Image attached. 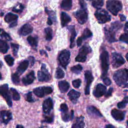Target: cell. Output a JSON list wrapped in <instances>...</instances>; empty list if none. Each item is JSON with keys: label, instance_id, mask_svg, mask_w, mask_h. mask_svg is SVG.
I'll list each match as a JSON object with an SVG mask.
<instances>
[{"label": "cell", "instance_id": "cell-55", "mask_svg": "<svg viewBox=\"0 0 128 128\" xmlns=\"http://www.w3.org/2000/svg\"><path fill=\"white\" fill-rule=\"evenodd\" d=\"M16 24H17V21H15V22H12L10 23V26H10V28H13V27L16 26Z\"/></svg>", "mask_w": 128, "mask_h": 128}, {"label": "cell", "instance_id": "cell-62", "mask_svg": "<svg viewBox=\"0 0 128 128\" xmlns=\"http://www.w3.org/2000/svg\"><path fill=\"white\" fill-rule=\"evenodd\" d=\"M46 48H47V50H50V49L48 47V46H46Z\"/></svg>", "mask_w": 128, "mask_h": 128}, {"label": "cell", "instance_id": "cell-40", "mask_svg": "<svg viewBox=\"0 0 128 128\" xmlns=\"http://www.w3.org/2000/svg\"><path fill=\"white\" fill-rule=\"evenodd\" d=\"M0 36L8 40H12V38H10V35L8 33H6L4 30L1 28H0Z\"/></svg>", "mask_w": 128, "mask_h": 128}, {"label": "cell", "instance_id": "cell-54", "mask_svg": "<svg viewBox=\"0 0 128 128\" xmlns=\"http://www.w3.org/2000/svg\"><path fill=\"white\" fill-rule=\"evenodd\" d=\"M119 16H120V20L122 21H124V20H126V17L124 14H119Z\"/></svg>", "mask_w": 128, "mask_h": 128}, {"label": "cell", "instance_id": "cell-35", "mask_svg": "<svg viewBox=\"0 0 128 128\" xmlns=\"http://www.w3.org/2000/svg\"><path fill=\"white\" fill-rule=\"evenodd\" d=\"M82 70V67L80 64L76 65L74 66H72L70 68L71 71L76 74H78L80 73Z\"/></svg>", "mask_w": 128, "mask_h": 128}, {"label": "cell", "instance_id": "cell-10", "mask_svg": "<svg viewBox=\"0 0 128 128\" xmlns=\"http://www.w3.org/2000/svg\"><path fill=\"white\" fill-rule=\"evenodd\" d=\"M125 63V60L122 56L117 52L112 54V65L114 68H116Z\"/></svg>", "mask_w": 128, "mask_h": 128}, {"label": "cell", "instance_id": "cell-36", "mask_svg": "<svg viewBox=\"0 0 128 128\" xmlns=\"http://www.w3.org/2000/svg\"><path fill=\"white\" fill-rule=\"evenodd\" d=\"M64 72L62 69L60 68H56L55 74V78H62L64 76Z\"/></svg>", "mask_w": 128, "mask_h": 128}, {"label": "cell", "instance_id": "cell-14", "mask_svg": "<svg viewBox=\"0 0 128 128\" xmlns=\"http://www.w3.org/2000/svg\"><path fill=\"white\" fill-rule=\"evenodd\" d=\"M12 114L10 112L3 110L0 112V122L7 124L12 119Z\"/></svg>", "mask_w": 128, "mask_h": 128}, {"label": "cell", "instance_id": "cell-63", "mask_svg": "<svg viewBox=\"0 0 128 128\" xmlns=\"http://www.w3.org/2000/svg\"><path fill=\"white\" fill-rule=\"evenodd\" d=\"M2 74H1L0 72V80L2 79Z\"/></svg>", "mask_w": 128, "mask_h": 128}, {"label": "cell", "instance_id": "cell-27", "mask_svg": "<svg viewBox=\"0 0 128 128\" xmlns=\"http://www.w3.org/2000/svg\"><path fill=\"white\" fill-rule=\"evenodd\" d=\"M18 16L17 15L14 14L12 13L9 12L4 17V20L8 23H12L15 21H17Z\"/></svg>", "mask_w": 128, "mask_h": 128}, {"label": "cell", "instance_id": "cell-18", "mask_svg": "<svg viewBox=\"0 0 128 128\" xmlns=\"http://www.w3.org/2000/svg\"><path fill=\"white\" fill-rule=\"evenodd\" d=\"M35 78L36 77L34 72L31 71L22 78V82L24 85L27 86L32 83L34 80H35Z\"/></svg>", "mask_w": 128, "mask_h": 128}, {"label": "cell", "instance_id": "cell-23", "mask_svg": "<svg viewBox=\"0 0 128 128\" xmlns=\"http://www.w3.org/2000/svg\"><path fill=\"white\" fill-rule=\"evenodd\" d=\"M29 61L28 60H24L22 62L17 68V74L19 75L22 74L28 68Z\"/></svg>", "mask_w": 128, "mask_h": 128}, {"label": "cell", "instance_id": "cell-51", "mask_svg": "<svg viewBox=\"0 0 128 128\" xmlns=\"http://www.w3.org/2000/svg\"><path fill=\"white\" fill-rule=\"evenodd\" d=\"M82 37L78 38L77 41H76V44H77L78 46H80V45L82 44Z\"/></svg>", "mask_w": 128, "mask_h": 128}, {"label": "cell", "instance_id": "cell-6", "mask_svg": "<svg viewBox=\"0 0 128 128\" xmlns=\"http://www.w3.org/2000/svg\"><path fill=\"white\" fill-rule=\"evenodd\" d=\"M91 52L90 47L86 45L83 46L79 50L77 56L76 57V61L78 62H84L86 60L87 54Z\"/></svg>", "mask_w": 128, "mask_h": 128}, {"label": "cell", "instance_id": "cell-21", "mask_svg": "<svg viewBox=\"0 0 128 128\" xmlns=\"http://www.w3.org/2000/svg\"><path fill=\"white\" fill-rule=\"evenodd\" d=\"M112 116L117 120H122L124 118V112L116 109H113L111 112Z\"/></svg>", "mask_w": 128, "mask_h": 128}, {"label": "cell", "instance_id": "cell-46", "mask_svg": "<svg viewBox=\"0 0 128 128\" xmlns=\"http://www.w3.org/2000/svg\"><path fill=\"white\" fill-rule=\"evenodd\" d=\"M60 110L62 113H66L68 112V108L66 104H62L60 106Z\"/></svg>", "mask_w": 128, "mask_h": 128}, {"label": "cell", "instance_id": "cell-58", "mask_svg": "<svg viewBox=\"0 0 128 128\" xmlns=\"http://www.w3.org/2000/svg\"><path fill=\"white\" fill-rule=\"evenodd\" d=\"M106 128H116L112 124H108L106 126Z\"/></svg>", "mask_w": 128, "mask_h": 128}, {"label": "cell", "instance_id": "cell-5", "mask_svg": "<svg viewBox=\"0 0 128 128\" xmlns=\"http://www.w3.org/2000/svg\"><path fill=\"white\" fill-rule=\"evenodd\" d=\"M70 51L64 50H62L58 57V60L60 64L64 69H66V66L70 61Z\"/></svg>", "mask_w": 128, "mask_h": 128}, {"label": "cell", "instance_id": "cell-34", "mask_svg": "<svg viewBox=\"0 0 128 128\" xmlns=\"http://www.w3.org/2000/svg\"><path fill=\"white\" fill-rule=\"evenodd\" d=\"M92 35V34L91 32V31L88 28H86L82 34V40H86L88 38L91 37Z\"/></svg>", "mask_w": 128, "mask_h": 128}, {"label": "cell", "instance_id": "cell-7", "mask_svg": "<svg viewBox=\"0 0 128 128\" xmlns=\"http://www.w3.org/2000/svg\"><path fill=\"white\" fill-rule=\"evenodd\" d=\"M74 15L80 24H84L88 20V14L86 8H81L78 10L74 13Z\"/></svg>", "mask_w": 128, "mask_h": 128}, {"label": "cell", "instance_id": "cell-20", "mask_svg": "<svg viewBox=\"0 0 128 128\" xmlns=\"http://www.w3.org/2000/svg\"><path fill=\"white\" fill-rule=\"evenodd\" d=\"M67 28L69 30L70 32V47L72 48L74 46V39L76 36V32L74 26H68Z\"/></svg>", "mask_w": 128, "mask_h": 128}, {"label": "cell", "instance_id": "cell-42", "mask_svg": "<svg viewBox=\"0 0 128 128\" xmlns=\"http://www.w3.org/2000/svg\"><path fill=\"white\" fill-rule=\"evenodd\" d=\"M11 46L12 50V52H13V54L14 56H17V53L19 48V45L16 44H14V43H12L11 44Z\"/></svg>", "mask_w": 128, "mask_h": 128}, {"label": "cell", "instance_id": "cell-31", "mask_svg": "<svg viewBox=\"0 0 128 128\" xmlns=\"http://www.w3.org/2000/svg\"><path fill=\"white\" fill-rule=\"evenodd\" d=\"M74 116V112L72 110L70 114H68V112L66 113H62V120L64 122H68L70 120H72Z\"/></svg>", "mask_w": 128, "mask_h": 128}, {"label": "cell", "instance_id": "cell-11", "mask_svg": "<svg viewBox=\"0 0 128 128\" xmlns=\"http://www.w3.org/2000/svg\"><path fill=\"white\" fill-rule=\"evenodd\" d=\"M33 92L38 98H42L52 92V89L50 86H40L34 89Z\"/></svg>", "mask_w": 128, "mask_h": 128}, {"label": "cell", "instance_id": "cell-1", "mask_svg": "<svg viewBox=\"0 0 128 128\" xmlns=\"http://www.w3.org/2000/svg\"><path fill=\"white\" fill-rule=\"evenodd\" d=\"M116 84L123 88H128V69L123 68L116 71L113 76Z\"/></svg>", "mask_w": 128, "mask_h": 128}, {"label": "cell", "instance_id": "cell-48", "mask_svg": "<svg viewBox=\"0 0 128 128\" xmlns=\"http://www.w3.org/2000/svg\"><path fill=\"white\" fill-rule=\"evenodd\" d=\"M44 122L48 123H51L53 122V117L52 116H45L44 120Z\"/></svg>", "mask_w": 128, "mask_h": 128}, {"label": "cell", "instance_id": "cell-57", "mask_svg": "<svg viewBox=\"0 0 128 128\" xmlns=\"http://www.w3.org/2000/svg\"><path fill=\"white\" fill-rule=\"evenodd\" d=\"M40 54L42 55V54H45L46 56H48V55H47L46 52L44 50H40Z\"/></svg>", "mask_w": 128, "mask_h": 128}, {"label": "cell", "instance_id": "cell-30", "mask_svg": "<svg viewBox=\"0 0 128 128\" xmlns=\"http://www.w3.org/2000/svg\"><path fill=\"white\" fill-rule=\"evenodd\" d=\"M88 2H90L92 6L98 9L100 8L104 4L103 0H87Z\"/></svg>", "mask_w": 128, "mask_h": 128}, {"label": "cell", "instance_id": "cell-53", "mask_svg": "<svg viewBox=\"0 0 128 128\" xmlns=\"http://www.w3.org/2000/svg\"><path fill=\"white\" fill-rule=\"evenodd\" d=\"M124 31L126 32V34H128V21L127 22H126V23L125 24Z\"/></svg>", "mask_w": 128, "mask_h": 128}, {"label": "cell", "instance_id": "cell-17", "mask_svg": "<svg viewBox=\"0 0 128 128\" xmlns=\"http://www.w3.org/2000/svg\"><path fill=\"white\" fill-rule=\"evenodd\" d=\"M33 30L32 26L28 24H26L23 25L19 30V34L21 36H26L32 33Z\"/></svg>", "mask_w": 128, "mask_h": 128}, {"label": "cell", "instance_id": "cell-13", "mask_svg": "<svg viewBox=\"0 0 128 128\" xmlns=\"http://www.w3.org/2000/svg\"><path fill=\"white\" fill-rule=\"evenodd\" d=\"M84 76L86 82V84L85 88V94L86 95L89 94H90V85L92 82L94 80V77L92 75V72L90 70H86L84 72Z\"/></svg>", "mask_w": 128, "mask_h": 128}, {"label": "cell", "instance_id": "cell-9", "mask_svg": "<svg viewBox=\"0 0 128 128\" xmlns=\"http://www.w3.org/2000/svg\"><path fill=\"white\" fill-rule=\"evenodd\" d=\"M0 95L5 99L8 106L10 107H12V103L8 92V84H4L0 86Z\"/></svg>", "mask_w": 128, "mask_h": 128}, {"label": "cell", "instance_id": "cell-32", "mask_svg": "<svg viewBox=\"0 0 128 128\" xmlns=\"http://www.w3.org/2000/svg\"><path fill=\"white\" fill-rule=\"evenodd\" d=\"M46 40L50 41L52 38V30L50 28H46L44 29Z\"/></svg>", "mask_w": 128, "mask_h": 128}, {"label": "cell", "instance_id": "cell-52", "mask_svg": "<svg viewBox=\"0 0 128 128\" xmlns=\"http://www.w3.org/2000/svg\"><path fill=\"white\" fill-rule=\"evenodd\" d=\"M28 58L29 60H30V63H31V66H32L34 64V58L33 56H29L28 57Z\"/></svg>", "mask_w": 128, "mask_h": 128}, {"label": "cell", "instance_id": "cell-25", "mask_svg": "<svg viewBox=\"0 0 128 128\" xmlns=\"http://www.w3.org/2000/svg\"><path fill=\"white\" fill-rule=\"evenodd\" d=\"M70 88V84L66 80H62L58 82V88L61 92H66Z\"/></svg>", "mask_w": 128, "mask_h": 128}, {"label": "cell", "instance_id": "cell-2", "mask_svg": "<svg viewBox=\"0 0 128 128\" xmlns=\"http://www.w3.org/2000/svg\"><path fill=\"white\" fill-rule=\"evenodd\" d=\"M122 4L118 0H108L106 2L107 9L114 16H117L118 12L122 9Z\"/></svg>", "mask_w": 128, "mask_h": 128}, {"label": "cell", "instance_id": "cell-8", "mask_svg": "<svg viewBox=\"0 0 128 128\" xmlns=\"http://www.w3.org/2000/svg\"><path fill=\"white\" fill-rule=\"evenodd\" d=\"M38 79L40 82H48L50 79V75L46 68L45 64H42L41 70H39L37 74Z\"/></svg>", "mask_w": 128, "mask_h": 128}, {"label": "cell", "instance_id": "cell-56", "mask_svg": "<svg viewBox=\"0 0 128 128\" xmlns=\"http://www.w3.org/2000/svg\"><path fill=\"white\" fill-rule=\"evenodd\" d=\"M47 24H48V25H50H50H52V19L50 18H48Z\"/></svg>", "mask_w": 128, "mask_h": 128}, {"label": "cell", "instance_id": "cell-26", "mask_svg": "<svg viewBox=\"0 0 128 128\" xmlns=\"http://www.w3.org/2000/svg\"><path fill=\"white\" fill-rule=\"evenodd\" d=\"M84 126V117L80 116L76 118V122L72 125V128H83Z\"/></svg>", "mask_w": 128, "mask_h": 128}, {"label": "cell", "instance_id": "cell-29", "mask_svg": "<svg viewBox=\"0 0 128 128\" xmlns=\"http://www.w3.org/2000/svg\"><path fill=\"white\" fill-rule=\"evenodd\" d=\"M9 49V46L5 41L0 40V52L2 54L7 52Z\"/></svg>", "mask_w": 128, "mask_h": 128}, {"label": "cell", "instance_id": "cell-24", "mask_svg": "<svg viewBox=\"0 0 128 128\" xmlns=\"http://www.w3.org/2000/svg\"><path fill=\"white\" fill-rule=\"evenodd\" d=\"M60 20L62 26L64 27L71 21V18L66 12H62L60 14Z\"/></svg>", "mask_w": 128, "mask_h": 128}, {"label": "cell", "instance_id": "cell-49", "mask_svg": "<svg viewBox=\"0 0 128 128\" xmlns=\"http://www.w3.org/2000/svg\"><path fill=\"white\" fill-rule=\"evenodd\" d=\"M103 82L106 86H110L111 84V80L106 77H104L103 78Z\"/></svg>", "mask_w": 128, "mask_h": 128}, {"label": "cell", "instance_id": "cell-50", "mask_svg": "<svg viewBox=\"0 0 128 128\" xmlns=\"http://www.w3.org/2000/svg\"><path fill=\"white\" fill-rule=\"evenodd\" d=\"M112 91H113V88H110L108 89V91L107 92L105 96L106 97V98H108V97L110 96L111 94H112Z\"/></svg>", "mask_w": 128, "mask_h": 128}, {"label": "cell", "instance_id": "cell-60", "mask_svg": "<svg viewBox=\"0 0 128 128\" xmlns=\"http://www.w3.org/2000/svg\"><path fill=\"white\" fill-rule=\"evenodd\" d=\"M126 59L127 61L128 62V52L126 54Z\"/></svg>", "mask_w": 128, "mask_h": 128}, {"label": "cell", "instance_id": "cell-3", "mask_svg": "<svg viewBox=\"0 0 128 128\" xmlns=\"http://www.w3.org/2000/svg\"><path fill=\"white\" fill-rule=\"evenodd\" d=\"M108 54L106 50H104L100 55V64L102 70V78H104L108 70Z\"/></svg>", "mask_w": 128, "mask_h": 128}, {"label": "cell", "instance_id": "cell-33", "mask_svg": "<svg viewBox=\"0 0 128 128\" xmlns=\"http://www.w3.org/2000/svg\"><path fill=\"white\" fill-rule=\"evenodd\" d=\"M27 40L29 44L33 47H36L38 46V40L36 38L32 36H28L27 38Z\"/></svg>", "mask_w": 128, "mask_h": 128}, {"label": "cell", "instance_id": "cell-64", "mask_svg": "<svg viewBox=\"0 0 128 128\" xmlns=\"http://www.w3.org/2000/svg\"><path fill=\"white\" fill-rule=\"evenodd\" d=\"M127 124H128V122H127Z\"/></svg>", "mask_w": 128, "mask_h": 128}, {"label": "cell", "instance_id": "cell-28", "mask_svg": "<svg viewBox=\"0 0 128 128\" xmlns=\"http://www.w3.org/2000/svg\"><path fill=\"white\" fill-rule=\"evenodd\" d=\"M60 6L64 10H70L72 6V0H62Z\"/></svg>", "mask_w": 128, "mask_h": 128}, {"label": "cell", "instance_id": "cell-43", "mask_svg": "<svg viewBox=\"0 0 128 128\" xmlns=\"http://www.w3.org/2000/svg\"><path fill=\"white\" fill-rule=\"evenodd\" d=\"M81 84V80L80 79H76L75 80H74L72 82V86L76 88H78L80 87V85Z\"/></svg>", "mask_w": 128, "mask_h": 128}, {"label": "cell", "instance_id": "cell-37", "mask_svg": "<svg viewBox=\"0 0 128 128\" xmlns=\"http://www.w3.org/2000/svg\"><path fill=\"white\" fill-rule=\"evenodd\" d=\"M4 60L6 64L10 66H13L14 63V58L10 54L6 55L4 58Z\"/></svg>", "mask_w": 128, "mask_h": 128}, {"label": "cell", "instance_id": "cell-12", "mask_svg": "<svg viewBox=\"0 0 128 128\" xmlns=\"http://www.w3.org/2000/svg\"><path fill=\"white\" fill-rule=\"evenodd\" d=\"M116 31L117 30H115L111 26L108 28L106 26L104 27V32L106 38L109 42H113L116 41V40L115 38L116 32Z\"/></svg>", "mask_w": 128, "mask_h": 128}, {"label": "cell", "instance_id": "cell-16", "mask_svg": "<svg viewBox=\"0 0 128 128\" xmlns=\"http://www.w3.org/2000/svg\"><path fill=\"white\" fill-rule=\"evenodd\" d=\"M106 88L104 85L98 84L96 85L94 90L93 92L94 96L96 98H100L106 94Z\"/></svg>", "mask_w": 128, "mask_h": 128}, {"label": "cell", "instance_id": "cell-38", "mask_svg": "<svg viewBox=\"0 0 128 128\" xmlns=\"http://www.w3.org/2000/svg\"><path fill=\"white\" fill-rule=\"evenodd\" d=\"M128 103V96H126L120 102L117 104V106L118 108H124L126 107V105Z\"/></svg>", "mask_w": 128, "mask_h": 128}, {"label": "cell", "instance_id": "cell-59", "mask_svg": "<svg viewBox=\"0 0 128 128\" xmlns=\"http://www.w3.org/2000/svg\"><path fill=\"white\" fill-rule=\"evenodd\" d=\"M16 128H24V126H23L22 125L18 124V125L16 126Z\"/></svg>", "mask_w": 128, "mask_h": 128}, {"label": "cell", "instance_id": "cell-19", "mask_svg": "<svg viewBox=\"0 0 128 128\" xmlns=\"http://www.w3.org/2000/svg\"><path fill=\"white\" fill-rule=\"evenodd\" d=\"M87 112L88 114L94 118H100L102 116L100 112L94 106H89L86 108Z\"/></svg>", "mask_w": 128, "mask_h": 128}, {"label": "cell", "instance_id": "cell-61", "mask_svg": "<svg viewBox=\"0 0 128 128\" xmlns=\"http://www.w3.org/2000/svg\"><path fill=\"white\" fill-rule=\"evenodd\" d=\"M3 65V64L2 62L0 60V67H2V66Z\"/></svg>", "mask_w": 128, "mask_h": 128}, {"label": "cell", "instance_id": "cell-4", "mask_svg": "<svg viewBox=\"0 0 128 128\" xmlns=\"http://www.w3.org/2000/svg\"><path fill=\"white\" fill-rule=\"evenodd\" d=\"M94 16L100 24H104L111 20V16L104 9L98 8L94 13Z\"/></svg>", "mask_w": 128, "mask_h": 128}, {"label": "cell", "instance_id": "cell-44", "mask_svg": "<svg viewBox=\"0 0 128 128\" xmlns=\"http://www.w3.org/2000/svg\"><path fill=\"white\" fill-rule=\"evenodd\" d=\"M120 40L128 44V34L125 33L122 34L120 37Z\"/></svg>", "mask_w": 128, "mask_h": 128}, {"label": "cell", "instance_id": "cell-39", "mask_svg": "<svg viewBox=\"0 0 128 128\" xmlns=\"http://www.w3.org/2000/svg\"><path fill=\"white\" fill-rule=\"evenodd\" d=\"M10 90L12 94V98L14 100H18L20 99V96L18 91L14 88H11Z\"/></svg>", "mask_w": 128, "mask_h": 128}, {"label": "cell", "instance_id": "cell-47", "mask_svg": "<svg viewBox=\"0 0 128 128\" xmlns=\"http://www.w3.org/2000/svg\"><path fill=\"white\" fill-rule=\"evenodd\" d=\"M23 9H24V6L22 4H20L19 7L18 8H14L12 9V11L16 12H22Z\"/></svg>", "mask_w": 128, "mask_h": 128}, {"label": "cell", "instance_id": "cell-15", "mask_svg": "<svg viewBox=\"0 0 128 128\" xmlns=\"http://www.w3.org/2000/svg\"><path fill=\"white\" fill-rule=\"evenodd\" d=\"M53 108V102L50 98L46 99L42 104V110L44 113L48 114Z\"/></svg>", "mask_w": 128, "mask_h": 128}, {"label": "cell", "instance_id": "cell-41", "mask_svg": "<svg viewBox=\"0 0 128 128\" xmlns=\"http://www.w3.org/2000/svg\"><path fill=\"white\" fill-rule=\"evenodd\" d=\"M19 74H18L16 72L13 74L12 75V80L14 84H18L20 82V78H19Z\"/></svg>", "mask_w": 128, "mask_h": 128}, {"label": "cell", "instance_id": "cell-45", "mask_svg": "<svg viewBox=\"0 0 128 128\" xmlns=\"http://www.w3.org/2000/svg\"><path fill=\"white\" fill-rule=\"evenodd\" d=\"M26 100L30 102H34V99L32 98V92H28L26 94Z\"/></svg>", "mask_w": 128, "mask_h": 128}, {"label": "cell", "instance_id": "cell-22", "mask_svg": "<svg viewBox=\"0 0 128 128\" xmlns=\"http://www.w3.org/2000/svg\"><path fill=\"white\" fill-rule=\"evenodd\" d=\"M80 92L74 90H70L68 94L69 99L72 102L73 104H76V102L80 96Z\"/></svg>", "mask_w": 128, "mask_h": 128}]
</instances>
